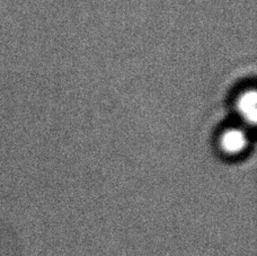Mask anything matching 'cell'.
<instances>
[{"label":"cell","mask_w":257,"mask_h":256,"mask_svg":"<svg viewBox=\"0 0 257 256\" xmlns=\"http://www.w3.org/2000/svg\"><path fill=\"white\" fill-rule=\"evenodd\" d=\"M246 144V137L240 130H228L222 135L221 147L223 152L228 154H238L242 152Z\"/></svg>","instance_id":"6da1fadb"},{"label":"cell","mask_w":257,"mask_h":256,"mask_svg":"<svg viewBox=\"0 0 257 256\" xmlns=\"http://www.w3.org/2000/svg\"><path fill=\"white\" fill-rule=\"evenodd\" d=\"M238 108L247 121L255 123L256 121V93L254 90L246 91L239 98Z\"/></svg>","instance_id":"7a4b0ae2"}]
</instances>
